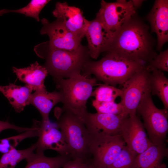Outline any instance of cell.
<instances>
[{"label":"cell","instance_id":"obj_1","mask_svg":"<svg viewBox=\"0 0 168 168\" xmlns=\"http://www.w3.org/2000/svg\"><path fill=\"white\" fill-rule=\"evenodd\" d=\"M149 28L136 12L115 34L108 51L147 65L157 54L154 50L155 41Z\"/></svg>","mask_w":168,"mask_h":168},{"label":"cell","instance_id":"obj_2","mask_svg":"<svg viewBox=\"0 0 168 168\" xmlns=\"http://www.w3.org/2000/svg\"><path fill=\"white\" fill-rule=\"evenodd\" d=\"M34 49L39 57L45 59L44 66L55 81L80 74L90 57L87 47L81 44L76 49L68 50L50 48L47 41Z\"/></svg>","mask_w":168,"mask_h":168},{"label":"cell","instance_id":"obj_3","mask_svg":"<svg viewBox=\"0 0 168 168\" xmlns=\"http://www.w3.org/2000/svg\"><path fill=\"white\" fill-rule=\"evenodd\" d=\"M99 60H89L82 70V75L95 76L97 80L114 86L123 85L135 73L146 64L131 59L114 52L108 51Z\"/></svg>","mask_w":168,"mask_h":168},{"label":"cell","instance_id":"obj_4","mask_svg":"<svg viewBox=\"0 0 168 168\" xmlns=\"http://www.w3.org/2000/svg\"><path fill=\"white\" fill-rule=\"evenodd\" d=\"M97 81L95 77H89L80 73L55 81L56 87L63 96V105L60 110L72 113L84 123L88 112L87 102L91 96L93 87L99 84Z\"/></svg>","mask_w":168,"mask_h":168},{"label":"cell","instance_id":"obj_5","mask_svg":"<svg viewBox=\"0 0 168 168\" xmlns=\"http://www.w3.org/2000/svg\"><path fill=\"white\" fill-rule=\"evenodd\" d=\"M56 116L57 124L68 145L71 158L91 160L92 139L83 122L72 113L60 110Z\"/></svg>","mask_w":168,"mask_h":168},{"label":"cell","instance_id":"obj_6","mask_svg":"<svg viewBox=\"0 0 168 168\" xmlns=\"http://www.w3.org/2000/svg\"><path fill=\"white\" fill-rule=\"evenodd\" d=\"M137 112L143 120V125L152 142L156 145L165 144L168 131V110L157 108L149 93L138 105Z\"/></svg>","mask_w":168,"mask_h":168},{"label":"cell","instance_id":"obj_7","mask_svg":"<svg viewBox=\"0 0 168 168\" xmlns=\"http://www.w3.org/2000/svg\"><path fill=\"white\" fill-rule=\"evenodd\" d=\"M150 69L145 65L123 85L120 102L123 108L121 116L124 118L136 114L137 109L144 96L150 93Z\"/></svg>","mask_w":168,"mask_h":168},{"label":"cell","instance_id":"obj_8","mask_svg":"<svg viewBox=\"0 0 168 168\" xmlns=\"http://www.w3.org/2000/svg\"><path fill=\"white\" fill-rule=\"evenodd\" d=\"M90 154L93 164L107 168L115 160L125 144L120 136L100 134L92 138Z\"/></svg>","mask_w":168,"mask_h":168},{"label":"cell","instance_id":"obj_9","mask_svg":"<svg viewBox=\"0 0 168 168\" xmlns=\"http://www.w3.org/2000/svg\"><path fill=\"white\" fill-rule=\"evenodd\" d=\"M136 9L132 0H118L115 2H108L102 0L96 17L114 37L123 25L136 12Z\"/></svg>","mask_w":168,"mask_h":168},{"label":"cell","instance_id":"obj_10","mask_svg":"<svg viewBox=\"0 0 168 168\" xmlns=\"http://www.w3.org/2000/svg\"><path fill=\"white\" fill-rule=\"evenodd\" d=\"M43 25L41 35H47L50 48L68 50H74L80 46L82 38L67 29L59 21L50 22L45 18L41 20Z\"/></svg>","mask_w":168,"mask_h":168},{"label":"cell","instance_id":"obj_11","mask_svg":"<svg viewBox=\"0 0 168 168\" xmlns=\"http://www.w3.org/2000/svg\"><path fill=\"white\" fill-rule=\"evenodd\" d=\"M120 135L126 146L138 155L144 152L152 144L143 123L136 114L130 115L124 119Z\"/></svg>","mask_w":168,"mask_h":168},{"label":"cell","instance_id":"obj_12","mask_svg":"<svg viewBox=\"0 0 168 168\" xmlns=\"http://www.w3.org/2000/svg\"><path fill=\"white\" fill-rule=\"evenodd\" d=\"M38 139L35 143L37 153H44L45 150L50 149L60 155L70 156L68 145L57 124L49 119L42 120L38 122Z\"/></svg>","mask_w":168,"mask_h":168},{"label":"cell","instance_id":"obj_13","mask_svg":"<svg viewBox=\"0 0 168 168\" xmlns=\"http://www.w3.org/2000/svg\"><path fill=\"white\" fill-rule=\"evenodd\" d=\"M125 118L120 115L87 112L83 122L92 138L100 134L120 136L121 128Z\"/></svg>","mask_w":168,"mask_h":168},{"label":"cell","instance_id":"obj_14","mask_svg":"<svg viewBox=\"0 0 168 168\" xmlns=\"http://www.w3.org/2000/svg\"><path fill=\"white\" fill-rule=\"evenodd\" d=\"M84 36L88 42V50L90 56L96 59L100 54L108 51L113 39V36L97 18L88 21Z\"/></svg>","mask_w":168,"mask_h":168},{"label":"cell","instance_id":"obj_15","mask_svg":"<svg viewBox=\"0 0 168 168\" xmlns=\"http://www.w3.org/2000/svg\"><path fill=\"white\" fill-rule=\"evenodd\" d=\"M53 16L68 30L82 39L88 21L80 8L68 5L66 2H57L52 12Z\"/></svg>","mask_w":168,"mask_h":168},{"label":"cell","instance_id":"obj_16","mask_svg":"<svg viewBox=\"0 0 168 168\" xmlns=\"http://www.w3.org/2000/svg\"><path fill=\"white\" fill-rule=\"evenodd\" d=\"M146 19L150 23L151 32L157 35L156 49L160 50L168 40V1L155 0Z\"/></svg>","mask_w":168,"mask_h":168},{"label":"cell","instance_id":"obj_17","mask_svg":"<svg viewBox=\"0 0 168 168\" xmlns=\"http://www.w3.org/2000/svg\"><path fill=\"white\" fill-rule=\"evenodd\" d=\"M12 70L17 78L32 91L46 90L44 81L48 73L45 68L40 65L37 61L26 68H17L13 67Z\"/></svg>","mask_w":168,"mask_h":168},{"label":"cell","instance_id":"obj_18","mask_svg":"<svg viewBox=\"0 0 168 168\" xmlns=\"http://www.w3.org/2000/svg\"><path fill=\"white\" fill-rule=\"evenodd\" d=\"M32 91L26 85L21 86L11 83L8 85L0 86V92L8 100L18 113L22 111L25 106L30 104Z\"/></svg>","mask_w":168,"mask_h":168},{"label":"cell","instance_id":"obj_19","mask_svg":"<svg viewBox=\"0 0 168 168\" xmlns=\"http://www.w3.org/2000/svg\"><path fill=\"white\" fill-rule=\"evenodd\" d=\"M62 101V95L59 91L49 92L46 90L38 91L32 94L30 103L38 110L42 120H46L49 119V114L52 108Z\"/></svg>","mask_w":168,"mask_h":168},{"label":"cell","instance_id":"obj_20","mask_svg":"<svg viewBox=\"0 0 168 168\" xmlns=\"http://www.w3.org/2000/svg\"><path fill=\"white\" fill-rule=\"evenodd\" d=\"M168 149L165 144L152 143L143 152L136 157L135 168H156L168 156Z\"/></svg>","mask_w":168,"mask_h":168},{"label":"cell","instance_id":"obj_21","mask_svg":"<svg viewBox=\"0 0 168 168\" xmlns=\"http://www.w3.org/2000/svg\"><path fill=\"white\" fill-rule=\"evenodd\" d=\"M149 69L151 94L157 96L162 102L164 108L168 110V79L163 72L156 69Z\"/></svg>","mask_w":168,"mask_h":168},{"label":"cell","instance_id":"obj_22","mask_svg":"<svg viewBox=\"0 0 168 168\" xmlns=\"http://www.w3.org/2000/svg\"><path fill=\"white\" fill-rule=\"evenodd\" d=\"M71 159L67 156L60 155L49 157L45 156L44 153H33L26 159L27 164L25 168H61Z\"/></svg>","mask_w":168,"mask_h":168},{"label":"cell","instance_id":"obj_23","mask_svg":"<svg viewBox=\"0 0 168 168\" xmlns=\"http://www.w3.org/2000/svg\"><path fill=\"white\" fill-rule=\"evenodd\" d=\"M36 147L35 144L26 149L17 150L15 148L4 153L0 159V168H15L19 162L34 153Z\"/></svg>","mask_w":168,"mask_h":168},{"label":"cell","instance_id":"obj_24","mask_svg":"<svg viewBox=\"0 0 168 168\" xmlns=\"http://www.w3.org/2000/svg\"><path fill=\"white\" fill-rule=\"evenodd\" d=\"M33 128L19 135L0 140V152L5 153L15 149V147L25 138L38 137V123L35 120Z\"/></svg>","mask_w":168,"mask_h":168},{"label":"cell","instance_id":"obj_25","mask_svg":"<svg viewBox=\"0 0 168 168\" xmlns=\"http://www.w3.org/2000/svg\"><path fill=\"white\" fill-rule=\"evenodd\" d=\"M50 1L48 0H32L26 6L19 9L11 10L3 9L0 10V16L10 13L16 12L25 15L26 16L35 18L40 21L39 15L41 10Z\"/></svg>","mask_w":168,"mask_h":168},{"label":"cell","instance_id":"obj_26","mask_svg":"<svg viewBox=\"0 0 168 168\" xmlns=\"http://www.w3.org/2000/svg\"><path fill=\"white\" fill-rule=\"evenodd\" d=\"M121 89L106 84H99L92 91L91 96H94L95 100L100 102H114L117 98L121 97Z\"/></svg>","mask_w":168,"mask_h":168},{"label":"cell","instance_id":"obj_27","mask_svg":"<svg viewBox=\"0 0 168 168\" xmlns=\"http://www.w3.org/2000/svg\"><path fill=\"white\" fill-rule=\"evenodd\" d=\"M137 155L125 145L114 161L107 168H135Z\"/></svg>","mask_w":168,"mask_h":168},{"label":"cell","instance_id":"obj_28","mask_svg":"<svg viewBox=\"0 0 168 168\" xmlns=\"http://www.w3.org/2000/svg\"><path fill=\"white\" fill-rule=\"evenodd\" d=\"M92 105L98 113L121 116L123 111V107L120 102H100L94 100L92 101Z\"/></svg>","mask_w":168,"mask_h":168},{"label":"cell","instance_id":"obj_29","mask_svg":"<svg viewBox=\"0 0 168 168\" xmlns=\"http://www.w3.org/2000/svg\"><path fill=\"white\" fill-rule=\"evenodd\" d=\"M150 69L168 71V49L157 54L147 65Z\"/></svg>","mask_w":168,"mask_h":168},{"label":"cell","instance_id":"obj_30","mask_svg":"<svg viewBox=\"0 0 168 168\" xmlns=\"http://www.w3.org/2000/svg\"><path fill=\"white\" fill-rule=\"evenodd\" d=\"M92 163L91 160L71 159L61 168H90Z\"/></svg>","mask_w":168,"mask_h":168},{"label":"cell","instance_id":"obj_31","mask_svg":"<svg viewBox=\"0 0 168 168\" xmlns=\"http://www.w3.org/2000/svg\"><path fill=\"white\" fill-rule=\"evenodd\" d=\"M31 128H24L18 127L10 124L8 121H3L0 120V133L3 130L7 129H13L21 133L31 130Z\"/></svg>","mask_w":168,"mask_h":168},{"label":"cell","instance_id":"obj_32","mask_svg":"<svg viewBox=\"0 0 168 168\" xmlns=\"http://www.w3.org/2000/svg\"><path fill=\"white\" fill-rule=\"evenodd\" d=\"M143 1V0H132L133 5L136 9L141 6Z\"/></svg>","mask_w":168,"mask_h":168},{"label":"cell","instance_id":"obj_33","mask_svg":"<svg viewBox=\"0 0 168 168\" xmlns=\"http://www.w3.org/2000/svg\"><path fill=\"white\" fill-rule=\"evenodd\" d=\"M156 168H167L166 165L164 163H161Z\"/></svg>","mask_w":168,"mask_h":168},{"label":"cell","instance_id":"obj_34","mask_svg":"<svg viewBox=\"0 0 168 168\" xmlns=\"http://www.w3.org/2000/svg\"><path fill=\"white\" fill-rule=\"evenodd\" d=\"M90 168H99L96 166L92 162V163L90 167Z\"/></svg>","mask_w":168,"mask_h":168}]
</instances>
